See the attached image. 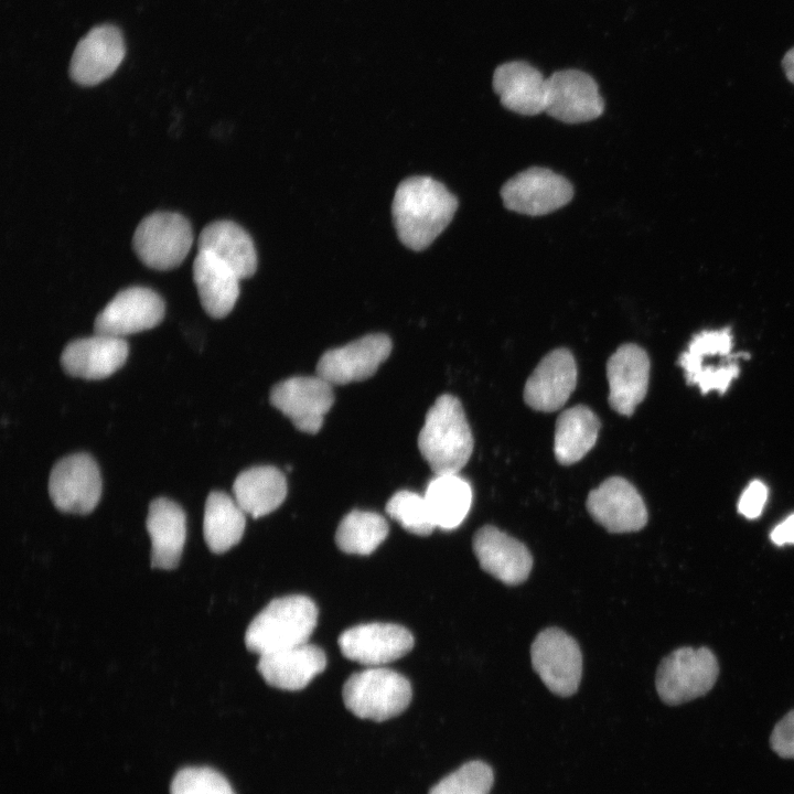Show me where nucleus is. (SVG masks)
Instances as JSON below:
<instances>
[{
    "mask_svg": "<svg viewBox=\"0 0 794 794\" xmlns=\"http://www.w3.org/2000/svg\"><path fill=\"white\" fill-rule=\"evenodd\" d=\"M457 197L430 176H410L396 189L393 219L400 242L419 251L429 247L451 223Z\"/></svg>",
    "mask_w": 794,
    "mask_h": 794,
    "instance_id": "1",
    "label": "nucleus"
},
{
    "mask_svg": "<svg viewBox=\"0 0 794 794\" xmlns=\"http://www.w3.org/2000/svg\"><path fill=\"white\" fill-rule=\"evenodd\" d=\"M474 439L460 400L439 396L428 410L418 437V448L434 475L453 474L468 463Z\"/></svg>",
    "mask_w": 794,
    "mask_h": 794,
    "instance_id": "2",
    "label": "nucleus"
},
{
    "mask_svg": "<svg viewBox=\"0 0 794 794\" xmlns=\"http://www.w3.org/2000/svg\"><path fill=\"white\" fill-rule=\"evenodd\" d=\"M316 621L318 608L310 598L292 594L273 599L249 623L246 647L260 656L305 644Z\"/></svg>",
    "mask_w": 794,
    "mask_h": 794,
    "instance_id": "3",
    "label": "nucleus"
},
{
    "mask_svg": "<svg viewBox=\"0 0 794 794\" xmlns=\"http://www.w3.org/2000/svg\"><path fill=\"white\" fill-rule=\"evenodd\" d=\"M345 707L356 717L384 721L400 715L410 704L409 680L385 667H369L351 675L342 690Z\"/></svg>",
    "mask_w": 794,
    "mask_h": 794,
    "instance_id": "4",
    "label": "nucleus"
},
{
    "mask_svg": "<svg viewBox=\"0 0 794 794\" xmlns=\"http://www.w3.org/2000/svg\"><path fill=\"white\" fill-rule=\"evenodd\" d=\"M719 665L708 647H680L662 659L655 686L667 705H680L707 694L716 684Z\"/></svg>",
    "mask_w": 794,
    "mask_h": 794,
    "instance_id": "5",
    "label": "nucleus"
},
{
    "mask_svg": "<svg viewBox=\"0 0 794 794\" xmlns=\"http://www.w3.org/2000/svg\"><path fill=\"white\" fill-rule=\"evenodd\" d=\"M193 244L189 221L179 213L155 212L137 226L132 246L149 268L170 270L182 264Z\"/></svg>",
    "mask_w": 794,
    "mask_h": 794,
    "instance_id": "6",
    "label": "nucleus"
},
{
    "mask_svg": "<svg viewBox=\"0 0 794 794\" xmlns=\"http://www.w3.org/2000/svg\"><path fill=\"white\" fill-rule=\"evenodd\" d=\"M532 665L547 688L568 697L579 687L582 675V655L577 641L558 627H548L537 634L530 646Z\"/></svg>",
    "mask_w": 794,
    "mask_h": 794,
    "instance_id": "7",
    "label": "nucleus"
},
{
    "mask_svg": "<svg viewBox=\"0 0 794 794\" xmlns=\"http://www.w3.org/2000/svg\"><path fill=\"white\" fill-rule=\"evenodd\" d=\"M501 196L509 211L541 216L567 205L573 196V187L562 175L546 168L532 167L506 181Z\"/></svg>",
    "mask_w": 794,
    "mask_h": 794,
    "instance_id": "8",
    "label": "nucleus"
},
{
    "mask_svg": "<svg viewBox=\"0 0 794 794\" xmlns=\"http://www.w3.org/2000/svg\"><path fill=\"white\" fill-rule=\"evenodd\" d=\"M49 494L54 506L63 513H90L101 495V478L95 460L87 453H74L58 460L50 474Z\"/></svg>",
    "mask_w": 794,
    "mask_h": 794,
    "instance_id": "9",
    "label": "nucleus"
},
{
    "mask_svg": "<svg viewBox=\"0 0 794 794\" xmlns=\"http://www.w3.org/2000/svg\"><path fill=\"white\" fill-rule=\"evenodd\" d=\"M332 386L318 375L290 377L271 388L269 399L298 430L316 433L334 403Z\"/></svg>",
    "mask_w": 794,
    "mask_h": 794,
    "instance_id": "10",
    "label": "nucleus"
},
{
    "mask_svg": "<svg viewBox=\"0 0 794 794\" xmlns=\"http://www.w3.org/2000/svg\"><path fill=\"white\" fill-rule=\"evenodd\" d=\"M164 302L153 290L130 287L119 291L97 314L96 334L124 337L158 325L164 316Z\"/></svg>",
    "mask_w": 794,
    "mask_h": 794,
    "instance_id": "11",
    "label": "nucleus"
},
{
    "mask_svg": "<svg viewBox=\"0 0 794 794\" xmlns=\"http://www.w3.org/2000/svg\"><path fill=\"white\" fill-rule=\"evenodd\" d=\"M586 506L590 516L609 533L637 532L647 523L642 496L632 483L621 476H611L590 491Z\"/></svg>",
    "mask_w": 794,
    "mask_h": 794,
    "instance_id": "12",
    "label": "nucleus"
},
{
    "mask_svg": "<svg viewBox=\"0 0 794 794\" xmlns=\"http://www.w3.org/2000/svg\"><path fill=\"white\" fill-rule=\"evenodd\" d=\"M604 110V101L597 82L580 69H561L547 78L546 110L566 124L597 119Z\"/></svg>",
    "mask_w": 794,
    "mask_h": 794,
    "instance_id": "13",
    "label": "nucleus"
},
{
    "mask_svg": "<svg viewBox=\"0 0 794 794\" xmlns=\"http://www.w3.org/2000/svg\"><path fill=\"white\" fill-rule=\"evenodd\" d=\"M386 334L365 335L342 347L326 351L316 364V375L331 385H344L369 378L391 352Z\"/></svg>",
    "mask_w": 794,
    "mask_h": 794,
    "instance_id": "14",
    "label": "nucleus"
},
{
    "mask_svg": "<svg viewBox=\"0 0 794 794\" xmlns=\"http://www.w3.org/2000/svg\"><path fill=\"white\" fill-rule=\"evenodd\" d=\"M337 642L346 658L368 667L396 661L414 646L412 634L406 627L379 622L353 626Z\"/></svg>",
    "mask_w": 794,
    "mask_h": 794,
    "instance_id": "15",
    "label": "nucleus"
},
{
    "mask_svg": "<svg viewBox=\"0 0 794 794\" xmlns=\"http://www.w3.org/2000/svg\"><path fill=\"white\" fill-rule=\"evenodd\" d=\"M472 548L481 568L505 584H521L532 571L533 556L528 548L493 525L475 532Z\"/></svg>",
    "mask_w": 794,
    "mask_h": 794,
    "instance_id": "16",
    "label": "nucleus"
},
{
    "mask_svg": "<svg viewBox=\"0 0 794 794\" xmlns=\"http://www.w3.org/2000/svg\"><path fill=\"white\" fill-rule=\"evenodd\" d=\"M577 385V365L565 347L546 354L537 364L524 387V400L537 411L551 412L561 408Z\"/></svg>",
    "mask_w": 794,
    "mask_h": 794,
    "instance_id": "17",
    "label": "nucleus"
},
{
    "mask_svg": "<svg viewBox=\"0 0 794 794\" xmlns=\"http://www.w3.org/2000/svg\"><path fill=\"white\" fill-rule=\"evenodd\" d=\"M650 358L636 344L625 343L609 357L607 378L610 407L622 416H631L645 398L650 379Z\"/></svg>",
    "mask_w": 794,
    "mask_h": 794,
    "instance_id": "18",
    "label": "nucleus"
},
{
    "mask_svg": "<svg viewBox=\"0 0 794 794\" xmlns=\"http://www.w3.org/2000/svg\"><path fill=\"white\" fill-rule=\"evenodd\" d=\"M125 57L121 32L104 24L92 29L76 45L69 75L83 86H94L110 77Z\"/></svg>",
    "mask_w": 794,
    "mask_h": 794,
    "instance_id": "19",
    "label": "nucleus"
},
{
    "mask_svg": "<svg viewBox=\"0 0 794 794\" xmlns=\"http://www.w3.org/2000/svg\"><path fill=\"white\" fill-rule=\"evenodd\" d=\"M129 347L124 337L96 334L68 343L62 352L65 373L85 379H103L126 362Z\"/></svg>",
    "mask_w": 794,
    "mask_h": 794,
    "instance_id": "20",
    "label": "nucleus"
},
{
    "mask_svg": "<svg viewBox=\"0 0 794 794\" xmlns=\"http://www.w3.org/2000/svg\"><path fill=\"white\" fill-rule=\"evenodd\" d=\"M493 88L501 104L511 111L535 116L546 110L547 78L527 62L513 61L497 66Z\"/></svg>",
    "mask_w": 794,
    "mask_h": 794,
    "instance_id": "21",
    "label": "nucleus"
},
{
    "mask_svg": "<svg viewBox=\"0 0 794 794\" xmlns=\"http://www.w3.org/2000/svg\"><path fill=\"white\" fill-rule=\"evenodd\" d=\"M326 666L324 652L312 644L276 651L259 656L257 669L265 682L283 690H300Z\"/></svg>",
    "mask_w": 794,
    "mask_h": 794,
    "instance_id": "22",
    "label": "nucleus"
},
{
    "mask_svg": "<svg viewBox=\"0 0 794 794\" xmlns=\"http://www.w3.org/2000/svg\"><path fill=\"white\" fill-rule=\"evenodd\" d=\"M151 538V566L158 569H174L181 559L185 537V514L175 502L158 497L149 505L146 521Z\"/></svg>",
    "mask_w": 794,
    "mask_h": 794,
    "instance_id": "23",
    "label": "nucleus"
},
{
    "mask_svg": "<svg viewBox=\"0 0 794 794\" xmlns=\"http://www.w3.org/2000/svg\"><path fill=\"white\" fill-rule=\"evenodd\" d=\"M193 279L201 304L215 319L226 316L239 297L238 275L208 253L198 251L193 261Z\"/></svg>",
    "mask_w": 794,
    "mask_h": 794,
    "instance_id": "24",
    "label": "nucleus"
},
{
    "mask_svg": "<svg viewBox=\"0 0 794 794\" xmlns=\"http://www.w3.org/2000/svg\"><path fill=\"white\" fill-rule=\"evenodd\" d=\"M197 248L226 264L240 279L251 277L257 269V254L251 237L232 221H216L206 225L198 236Z\"/></svg>",
    "mask_w": 794,
    "mask_h": 794,
    "instance_id": "25",
    "label": "nucleus"
},
{
    "mask_svg": "<svg viewBox=\"0 0 794 794\" xmlns=\"http://www.w3.org/2000/svg\"><path fill=\"white\" fill-rule=\"evenodd\" d=\"M233 493L245 514L258 518L282 504L287 495V480L276 466H253L237 475Z\"/></svg>",
    "mask_w": 794,
    "mask_h": 794,
    "instance_id": "26",
    "label": "nucleus"
},
{
    "mask_svg": "<svg viewBox=\"0 0 794 794\" xmlns=\"http://www.w3.org/2000/svg\"><path fill=\"white\" fill-rule=\"evenodd\" d=\"M601 423L584 405L562 411L555 426L554 453L562 465L580 461L596 444Z\"/></svg>",
    "mask_w": 794,
    "mask_h": 794,
    "instance_id": "27",
    "label": "nucleus"
},
{
    "mask_svg": "<svg viewBox=\"0 0 794 794\" xmlns=\"http://www.w3.org/2000/svg\"><path fill=\"white\" fill-rule=\"evenodd\" d=\"M423 496L436 527L443 530L459 527L472 504L471 485L458 473L434 475Z\"/></svg>",
    "mask_w": 794,
    "mask_h": 794,
    "instance_id": "28",
    "label": "nucleus"
},
{
    "mask_svg": "<svg viewBox=\"0 0 794 794\" xmlns=\"http://www.w3.org/2000/svg\"><path fill=\"white\" fill-rule=\"evenodd\" d=\"M245 515L235 498L225 492L213 491L208 494L203 534L211 551L223 554L240 541L246 526Z\"/></svg>",
    "mask_w": 794,
    "mask_h": 794,
    "instance_id": "29",
    "label": "nucleus"
},
{
    "mask_svg": "<svg viewBox=\"0 0 794 794\" xmlns=\"http://www.w3.org/2000/svg\"><path fill=\"white\" fill-rule=\"evenodd\" d=\"M386 519L374 512L354 509L337 526L335 541L346 554L369 555L387 537Z\"/></svg>",
    "mask_w": 794,
    "mask_h": 794,
    "instance_id": "30",
    "label": "nucleus"
},
{
    "mask_svg": "<svg viewBox=\"0 0 794 794\" xmlns=\"http://www.w3.org/2000/svg\"><path fill=\"white\" fill-rule=\"evenodd\" d=\"M385 509L389 517L411 534L428 536L436 528L425 496L416 492L408 490L396 492L387 502Z\"/></svg>",
    "mask_w": 794,
    "mask_h": 794,
    "instance_id": "31",
    "label": "nucleus"
},
{
    "mask_svg": "<svg viewBox=\"0 0 794 794\" xmlns=\"http://www.w3.org/2000/svg\"><path fill=\"white\" fill-rule=\"evenodd\" d=\"M493 781L490 765L482 761H470L440 780L429 794H487Z\"/></svg>",
    "mask_w": 794,
    "mask_h": 794,
    "instance_id": "32",
    "label": "nucleus"
},
{
    "mask_svg": "<svg viewBox=\"0 0 794 794\" xmlns=\"http://www.w3.org/2000/svg\"><path fill=\"white\" fill-rule=\"evenodd\" d=\"M170 794H235L224 775L206 766H189L173 777Z\"/></svg>",
    "mask_w": 794,
    "mask_h": 794,
    "instance_id": "33",
    "label": "nucleus"
},
{
    "mask_svg": "<svg viewBox=\"0 0 794 794\" xmlns=\"http://www.w3.org/2000/svg\"><path fill=\"white\" fill-rule=\"evenodd\" d=\"M770 743L782 758H794V709L787 712L774 727Z\"/></svg>",
    "mask_w": 794,
    "mask_h": 794,
    "instance_id": "34",
    "label": "nucleus"
},
{
    "mask_svg": "<svg viewBox=\"0 0 794 794\" xmlns=\"http://www.w3.org/2000/svg\"><path fill=\"white\" fill-rule=\"evenodd\" d=\"M768 489L759 480L752 481L740 496L738 511L749 519L758 518L766 503Z\"/></svg>",
    "mask_w": 794,
    "mask_h": 794,
    "instance_id": "35",
    "label": "nucleus"
},
{
    "mask_svg": "<svg viewBox=\"0 0 794 794\" xmlns=\"http://www.w3.org/2000/svg\"><path fill=\"white\" fill-rule=\"evenodd\" d=\"M771 540L777 545L794 544V514L776 525L770 534Z\"/></svg>",
    "mask_w": 794,
    "mask_h": 794,
    "instance_id": "36",
    "label": "nucleus"
},
{
    "mask_svg": "<svg viewBox=\"0 0 794 794\" xmlns=\"http://www.w3.org/2000/svg\"><path fill=\"white\" fill-rule=\"evenodd\" d=\"M782 64L786 77L794 84V47L785 54Z\"/></svg>",
    "mask_w": 794,
    "mask_h": 794,
    "instance_id": "37",
    "label": "nucleus"
}]
</instances>
